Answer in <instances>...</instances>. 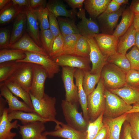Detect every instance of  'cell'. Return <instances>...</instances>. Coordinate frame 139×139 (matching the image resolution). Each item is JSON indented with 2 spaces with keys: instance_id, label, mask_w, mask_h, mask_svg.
Here are the masks:
<instances>
[{
  "instance_id": "9f6ffc18",
  "label": "cell",
  "mask_w": 139,
  "mask_h": 139,
  "mask_svg": "<svg viewBox=\"0 0 139 139\" xmlns=\"http://www.w3.org/2000/svg\"><path fill=\"white\" fill-rule=\"evenodd\" d=\"M7 102L5 99L0 95V116L3 114L5 107Z\"/></svg>"
},
{
  "instance_id": "484cf974",
  "label": "cell",
  "mask_w": 139,
  "mask_h": 139,
  "mask_svg": "<svg viewBox=\"0 0 139 139\" xmlns=\"http://www.w3.org/2000/svg\"><path fill=\"white\" fill-rule=\"evenodd\" d=\"M8 108L4 110L2 114L0 116V139H7L9 137L14 138L16 133L12 132L11 130L13 128L18 129L19 124L16 120L11 122L8 120Z\"/></svg>"
},
{
  "instance_id": "603a6c76",
  "label": "cell",
  "mask_w": 139,
  "mask_h": 139,
  "mask_svg": "<svg viewBox=\"0 0 139 139\" xmlns=\"http://www.w3.org/2000/svg\"><path fill=\"white\" fill-rule=\"evenodd\" d=\"M27 18L24 9L15 18L11 33L10 45L19 39L23 35L27 27Z\"/></svg>"
},
{
  "instance_id": "44dd1931",
  "label": "cell",
  "mask_w": 139,
  "mask_h": 139,
  "mask_svg": "<svg viewBox=\"0 0 139 139\" xmlns=\"http://www.w3.org/2000/svg\"><path fill=\"white\" fill-rule=\"evenodd\" d=\"M124 7H121L118 11L110 13L101 18H97L102 33L112 35L114 29L116 26L119 17L121 16L125 9Z\"/></svg>"
},
{
  "instance_id": "816d5d0a",
  "label": "cell",
  "mask_w": 139,
  "mask_h": 139,
  "mask_svg": "<svg viewBox=\"0 0 139 139\" xmlns=\"http://www.w3.org/2000/svg\"><path fill=\"white\" fill-rule=\"evenodd\" d=\"M108 128L107 126L104 125L94 139H108Z\"/></svg>"
},
{
  "instance_id": "83f0119b",
  "label": "cell",
  "mask_w": 139,
  "mask_h": 139,
  "mask_svg": "<svg viewBox=\"0 0 139 139\" xmlns=\"http://www.w3.org/2000/svg\"><path fill=\"white\" fill-rule=\"evenodd\" d=\"M111 0H84V9L90 16L97 18L106 9Z\"/></svg>"
},
{
  "instance_id": "ab89813d",
  "label": "cell",
  "mask_w": 139,
  "mask_h": 139,
  "mask_svg": "<svg viewBox=\"0 0 139 139\" xmlns=\"http://www.w3.org/2000/svg\"><path fill=\"white\" fill-rule=\"evenodd\" d=\"M40 37L41 47L49 56L54 39L53 35L50 29H48L40 30Z\"/></svg>"
},
{
  "instance_id": "8992f818",
  "label": "cell",
  "mask_w": 139,
  "mask_h": 139,
  "mask_svg": "<svg viewBox=\"0 0 139 139\" xmlns=\"http://www.w3.org/2000/svg\"><path fill=\"white\" fill-rule=\"evenodd\" d=\"M25 53L26 56L24 59L16 61L30 63L42 66L46 70L49 79L53 78L55 74L60 71V66L49 56L27 51Z\"/></svg>"
},
{
  "instance_id": "ac0fdd59",
  "label": "cell",
  "mask_w": 139,
  "mask_h": 139,
  "mask_svg": "<svg viewBox=\"0 0 139 139\" xmlns=\"http://www.w3.org/2000/svg\"><path fill=\"white\" fill-rule=\"evenodd\" d=\"M27 18V31L28 34L39 46L41 47L38 21L30 6L24 8Z\"/></svg>"
},
{
  "instance_id": "003e7915",
  "label": "cell",
  "mask_w": 139,
  "mask_h": 139,
  "mask_svg": "<svg viewBox=\"0 0 139 139\" xmlns=\"http://www.w3.org/2000/svg\"></svg>"
},
{
  "instance_id": "5bb4252c",
  "label": "cell",
  "mask_w": 139,
  "mask_h": 139,
  "mask_svg": "<svg viewBox=\"0 0 139 139\" xmlns=\"http://www.w3.org/2000/svg\"><path fill=\"white\" fill-rule=\"evenodd\" d=\"M0 95L5 98L8 105V113L15 111L36 112L24 101L19 100L2 83H0Z\"/></svg>"
},
{
  "instance_id": "d6a6232c",
  "label": "cell",
  "mask_w": 139,
  "mask_h": 139,
  "mask_svg": "<svg viewBox=\"0 0 139 139\" xmlns=\"http://www.w3.org/2000/svg\"><path fill=\"white\" fill-rule=\"evenodd\" d=\"M60 32L63 36L72 34H79L75 20L67 18H57Z\"/></svg>"
},
{
  "instance_id": "836d02e7",
  "label": "cell",
  "mask_w": 139,
  "mask_h": 139,
  "mask_svg": "<svg viewBox=\"0 0 139 139\" xmlns=\"http://www.w3.org/2000/svg\"><path fill=\"white\" fill-rule=\"evenodd\" d=\"M23 62L11 61L0 64V83L6 81Z\"/></svg>"
},
{
  "instance_id": "681fc988",
  "label": "cell",
  "mask_w": 139,
  "mask_h": 139,
  "mask_svg": "<svg viewBox=\"0 0 139 139\" xmlns=\"http://www.w3.org/2000/svg\"><path fill=\"white\" fill-rule=\"evenodd\" d=\"M47 3L46 0H30V6L33 10L45 8Z\"/></svg>"
},
{
  "instance_id": "6da1fadb",
  "label": "cell",
  "mask_w": 139,
  "mask_h": 139,
  "mask_svg": "<svg viewBox=\"0 0 139 139\" xmlns=\"http://www.w3.org/2000/svg\"><path fill=\"white\" fill-rule=\"evenodd\" d=\"M105 87L103 79L101 77L97 85L93 91L87 96V110L88 117L92 121L104 112L105 100Z\"/></svg>"
},
{
  "instance_id": "b9f144b4",
  "label": "cell",
  "mask_w": 139,
  "mask_h": 139,
  "mask_svg": "<svg viewBox=\"0 0 139 139\" xmlns=\"http://www.w3.org/2000/svg\"><path fill=\"white\" fill-rule=\"evenodd\" d=\"M33 10L39 22L41 30H45L49 28L48 19L49 11L47 7L38 10Z\"/></svg>"
},
{
  "instance_id": "f5cc1de1",
  "label": "cell",
  "mask_w": 139,
  "mask_h": 139,
  "mask_svg": "<svg viewBox=\"0 0 139 139\" xmlns=\"http://www.w3.org/2000/svg\"><path fill=\"white\" fill-rule=\"evenodd\" d=\"M124 125L122 139H133L131 134L129 123H126Z\"/></svg>"
},
{
  "instance_id": "f6af8a7d",
  "label": "cell",
  "mask_w": 139,
  "mask_h": 139,
  "mask_svg": "<svg viewBox=\"0 0 139 139\" xmlns=\"http://www.w3.org/2000/svg\"><path fill=\"white\" fill-rule=\"evenodd\" d=\"M11 36V30L9 27L0 28V49L9 48Z\"/></svg>"
},
{
  "instance_id": "1f68e13d",
  "label": "cell",
  "mask_w": 139,
  "mask_h": 139,
  "mask_svg": "<svg viewBox=\"0 0 139 139\" xmlns=\"http://www.w3.org/2000/svg\"><path fill=\"white\" fill-rule=\"evenodd\" d=\"M26 56L25 51L21 50L10 48L0 49V64L22 60Z\"/></svg>"
},
{
  "instance_id": "91938a15",
  "label": "cell",
  "mask_w": 139,
  "mask_h": 139,
  "mask_svg": "<svg viewBox=\"0 0 139 139\" xmlns=\"http://www.w3.org/2000/svg\"><path fill=\"white\" fill-rule=\"evenodd\" d=\"M11 1L10 0H0V10H1L7 5Z\"/></svg>"
},
{
  "instance_id": "8d00e7d4",
  "label": "cell",
  "mask_w": 139,
  "mask_h": 139,
  "mask_svg": "<svg viewBox=\"0 0 139 139\" xmlns=\"http://www.w3.org/2000/svg\"><path fill=\"white\" fill-rule=\"evenodd\" d=\"M103 112L92 121H89L85 139H94L104 126L103 122Z\"/></svg>"
},
{
  "instance_id": "5b68a950",
  "label": "cell",
  "mask_w": 139,
  "mask_h": 139,
  "mask_svg": "<svg viewBox=\"0 0 139 139\" xmlns=\"http://www.w3.org/2000/svg\"><path fill=\"white\" fill-rule=\"evenodd\" d=\"M61 106L67 124L78 131L87 130L89 122L85 119L83 113L79 112V107L76 105L63 100Z\"/></svg>"
},
{
  "instance_id": "f546056e",
  "label": "cell",
  "mask_w": 139,
  "mask_h": 139,
  "mask_svg": "<svg viewBox=\"0 0 139 139\" xmlns=\"http://www.w3.org/2000/svg\"><path fill=\"white\" fill-rule=\"evenodd\" d=\"M121 16V20L112 34L118 38L124 34L133 24L134 15L128 7L124 10Z\"/></svg>"
},
{
  "instance_id": "ba28073f",
  "label": "cell",
  "mask_w": 139,
  "mask_h": 139,
  "mask_svg": "<svg viewBox=\"0 0 139 139\" xmlns=\"http://www.w3.org/2000/svg\"><path fill=\"white\" fill-rule=\"evenodd\" d=\"M51 58L59 66L62 67L68 66L80 69L84 73L90 72L91 70L89 57L64 54Z\"/></svg>"
},
{
  "instance_id": "94428289",
  "label": "cell",
  "mask_w": 139,
  "mask_h": 139,
  "mask_svg": "<svg viewBox=\"0 0 139 139\" xmlns=\"http://www.w3.org/2000/svg\"><path fill=\"white\" fill-rule=\"evenodd\" d=\"M135 46L139 50V32H136L135 36Z\"/></svg>"
},
{
  "instance_id": "7bdbcfd3",
  "label": "cell",
  "mask_w": 139,
  "mask_h": 139,
  "mask_svg": "<svg viewBox=\"0 0 139 139\" xmlns=\"http://www.w3.org/2000/svg\"><path fill=\"white\" fill-rule=\"evenodd\" d=\"M63 47V37L60 33L55 38L49 56L53 58L62 55Z\"/></svg>"
},
{
  "instance_id": "bcb514c9",
  "label": "cell",
  "mask_w": 139,
  "mask_h": 139,
  "mask_svg": "<svg viewBox=\"0 0 139 139\" xmlns=\"http://www.w3.org/2000/svg\"><path fill=\"white\" fill-rule=\"evenodd\" d=\"M126 84L131 87L139 88V71L131 69L126 73Z\"/></svg>"
},
{
  "instance_id": "7dc6e473",
  "label": "cell",
  "mask_w": 139,
  "mask_h": 139,
  "mask_svg": "<svg viewBox=\"0 0 139 139\" xmlns=\"http://www.w3.org/2000/svg\"><path fill=\"white\" fill-rule=\"evenodd\" d=\"M48 19L49 22V29L52 33L54 38L61 33L59 24L56 17L50 12L49 11Z\"/></svg>"
},
{
  "instance_id": "d6986e66",
  "label": "cell",
  "mask_w": 139,
  "mask_h": 139,
  "mask_svg": "<svg viewBox=\"0 0 139 139\" xmlns=\"http://www.w3.org/2000/svg\"><path fill=\"white\" fill-rule=\"evenodd\" d=\"M127 114H125L114 118L103 117V124L108 128V139H120L121 127L126 121Z\"/></svg>"
},
{
  "instance_id": "cb8c5ba5",
  "label": "cell",
  "mask_w": 139,
  "mask_h": 139,
  "mask_svg": "<svg viewBox=\"0 0 139 139\" xmlns=\"http://www.w3.org/2000/svg\"><path fill=\"white\" fill-rule=\"evenodd\" d=\"M109 90L119 97L128 105L139 102V90L126 84L122 88Z\"/></svg>"
},
{
  "instance_id": "be15d7a7",
  "label": "cell",
  "mask_w": 139,
  "mask_h": 139,
  "mask_svg": "<svg viewBox=\"0 0 139 139\" xmlns=\"http://www.w3.org/2000/svg\"><path fill=\"white\" fill-rule=\"evenodd\" d=\"M39 139H47V138L46 136L42 134Z\"/></svg>"
},
{
  "instance_id": "7c38bea8",
  "label": "cell",
  "mask_w": 139,
  "mask_h": 139,
  "mask_svg": "<svg viewBox=\"0 0 139 139\" xmlns=\"http://www.w3.org/2000/svg\"><path fill=\"white\" fill-rule=\"evenodd\" d=\"M87 40L90 48L89 58L92 64L90 73L101 74L103 67L107 63V58L102 53L93 37H88Z\"/></svg>"
},
{
  "instance_id": "db71d44e",
  "label": "cell",
  "mask_w": 139,
  "mask_h": 139,
  "mask_svg": "<svg viewBox=\"0 0 139 139\" xmlns=\"http://www.w3.org/2000/svg\"><path fill=\"white\" fill-rule=\"evenodd\" d=\"M129 8L134 15L139 14V0H132Z\"/></svg>"
},
{
  "instance_id": "680465c9",
  "label": "cell",
  "mask_w": 139,
  "mask_h": 139,
  "mask_svg": "<svg viewBox=\"0 0 139 139\" xmlns=\"http://www.w3.org/2000/svg\"><path fill=\"white\" fill-rule=\"evenodd\" d=\"M133 105L132 108L126 114L139 112V102Z\"/></svg>"
},
{
  "instance_id": "ee69618b",
  "label": "cell",
  "mask_w": 139,
  "mask_h": 139,
  "mask_svg": "<svg viewBox=\"0 0 139 139\" xmlns=\"http://www.w3.org/2000/svg\"><path fill=\"white\" fill-rule=\"evenodd\" d=\"M126 55L130 63L131 69L139 71V50L136 46L133 47Z\"/></svg>"
},
{
  "instance_id": "d4e9b609",
  "label": "cell",
  "mask_w": 139,
  "mask_h": 139,
  "mask_svg": "<svg viewBox=\"0 0 139 139\" xmlns=\"http://www.w3.org/2000/svg\"><path fill=\"white\" fill-rule=\"evenodd\" d=\"M136 32L132 24L124 34L119 38L117 52L126 54L128 49L135 46Z\"/></svg>"
},
{
  "instance_id": "f907efd6",
  "label": "cell",
  "mask_w": 139,
  "mask_h": 139,
  "mask_svg": "<svg viewBox=\"0 0 139 139\" xmlns=\"http://www.w3.org/2000/svg\"><path fill=\"white\" fill-rule=\"evenodd\" d=\"M84 0H64L73 9L78 8L79 9L83 8Z\"/></svg>"
},
{
  "instance_id": "2e32d148",
  "label": "cell",
  "mask_w": 139,
  "mask_h": 139,
  "mask_svg": "<svg viewBox=\"0 0 139 139\" xmlns=\"http://www.w3.org/2000/svg\"><path fill=\"white\" fill-rule=\"evenodd\" d=\"M45 123L36 121L22 125L19 124V133L22 139H39L46 130Z\"/></svg>"
},
{
  "instance_id": "6125c7cd",
  "label": "cell",
  "mask_w": 139,
  "mask_h": 139,
  "mask_svg": "<svg viewBox=\"0 0 139 139\" xmlns=\"http://www.w3.org/2000/svg\"><path fill=\"white\" fill-rule=\"evenodd\" d=\"M114 1L120 6L123 4H127L128 2V0H114Z\"/></svg>"
},
{
  "instance_id": "74e56055",
  "label": "cell",
  "mask_w": 139,
  "mask_h": 139,
  "mask_svg": "<svg viewBox=\"0 0 139 139\" xmlns=\"http://www.w3.org/2000/svg\"><path fill=\"white\" fill-rule=\"evenodd\" d=\"M81 36L79 34H72L63 36L64 47L63 54L74 55L76 44Z\"/></svg>"
},
{
  "instance_id": "3957f363",
  "label": "cell",
  "mask_w": 139,
  "mask_h": 139,
  "mask_svg": "<svg viewBox=\"0 0 139 139\" xmlns=\"http://www.w3.org/2000/svg\"><path fill=\"white\" fill-rule=\"evenodd\" d=\"M34 110L42 118L53 121L56 124L60 122L56 119L57 113L55 108L56 99L55 97L45 94L41 99H38L29 92Z\"/></svg>"
},
{
  "instance_id": "4316f807",
  "label": "cell",
  "mask_w": 139,
  "mask_h": 139,
  "mask_svg": "<svg viewBox=\"0 0 139 139\" xmlns=\"http://www.w3.org/2000/svg\"><path fill=\"white\" fill-rule=\"evenodd\" d=\"M8 118L10 121L13 120H20L22 125L36 121H41L45 123L50 121L44 119L35 112H27L21 111H15L8 113Z\"/></svg>"
},
{
  "instance_id": "52a82bcc",
  "label": "cell",
  "mask_w": 139,
  "mask_h": 139,
  "mask_svg": "<svg viewBox=\"0 0 139 139\" xmlns=\"http://www.w3.org/2000/svg\"><path fill=\"white\" fill-rule=\"evenodd\" d=\"M76 68L62 67L61 77L65 91V100L76 105L80 104L77 87L74 82V75Z\"/></svg>"
},
{
  "instance_id": "7a4b0ae2",
  "label": "cell",
  "mask_w": 139,
  "mask_h": 139,
  "mask_svg": "<svg viewBox=\"0 0 139 139\" xmlns=\"http://www.w3.org/2000/svg\"><path fill=\"white\" fill-rule=\"evenodd\" d=\"M126 73L116 65L107 63L101 73L106 88L109 90L122 88L126 83Z\"/></svg>"
},
{
  "instance_id": "03108f58",
  "label": "cell",
  "mask_w": 139,
  "mask_h": 139,
  "mask_svg": "<svg viewBox=\"0 0 139 139\" xmlns=\"http://www.w3.org/2000/svg\"><path fill=\"white\" fill-rule=\"evenodd\" d=\"M138 89V90H139V88Z\"/></svg>"
},
{
  "instance_id": "9a60e30c",
  "label": "cell",
  "mask_w": 139,
  "mask_h": 139,
  "mask_svg": "<svg viewBox=\"0 0 139 139\" xmlns=\"http://www.w3.org/2000/svg\"><path fill=\"white\" fill-rule=\"evenodd\" d=\"M76 16L81 19L77 26L81 36L87 38L93 37L95 34L99 33V26L94 21L86 17L85 9H79L76 13Z\"/></svg>"
},
{
  "instance_id": "7402d4cb",
  "label": "cell",
  "mask_w": 139,
  "mask_h": 139,
  "mask_svg": "<svg viewBox=\"0 0 139 139\" xmlns=\"http://www.w3.org/2000/svg\"><path fill=\"white\" fill-rule=\"evenodd\" d=\"M85 73L82 70L77 68L74 75L75 84L77 87L79 102L82 109L83 115L88 122L89 121L87 110V95L83 88V81Z\"/></svg>"
},
{
  "instance_id": "4dcf8cb0",
  "label": "cell",
  "mask_w": 139,
  "mask_h": 139,
  "mask_svg": "<svg viewBox=\"0 0 139 139\" xmlns=\"http://www.w3.org/2000/svg\"><path fill=\"white\" fill-rule=\"evenodd\" d=\"M24 8L14 5L11 0L7 5L0 11V24L7 23L15 18Z\"/></svg>"
},
{
  "instance_id": "f35d334b",
  "label": "cell",
  "mask_w": 139,
  "mask_h": 139,
  "mask_svg": "<svg viewBox=\"0 0 139 139\" xmlns=\"http://www.w3.org/2000/svg\"><path fill=\"white\" fill-rule=\"evenodd\" d=\"M90 51V46L87 38L81 36L76 44L74 55L81 57H89Z\"/></svg>"
},
{
  "instance_id": "e7e4bbea",
  "label": "cell",
  "mask_w": 139,
  "mask_h": 139,
  "mask_svg": "<svg viewBox=\"0 0 139 139\" xmlns=\"http://www.w3.org/2000/svg\"><path fill=\"white\" fill-rule=\"evenodd\" d=\"M13 138L14 137H11L8 138L7 139H13Z\"/></svg>"
},
{
  "instance_id": "c3c4849f",
  "label": "cell",
  "mask_w": 139,
  "mask_h": 139,
  "mask_svg": "<svg viewBox=\"0 0 139 139\" xmlns=\"http://www.w3.org/2000/svg\"><path fill=\"white\" fill-rule=\"evenodd\" d=\"M120 7V5L114 1V0H111L105 11L97 18H102L110 13L116 11Z\"/></svg>"
},
{
  "instance_id": "30bf717a",
  "label": "cell",
  "mask_w": 139,
  "mask_h": 139,
  "mask_svg": "<svg viewBox=\"0 0 139 139\" xmlns=\"http://www.w3.org/2000/svg\"><path fill=\"white\" fill-rule=\"evenodd\" d=\"M87 133V130L78 131L60 121L56 124L54 131H45L42 134L66 139H85Z\"/></svg>"
},
{
  "instance_id": "e575fe53",
  "label": "cell",
  "mask_w": 139,
  "mask_h": 139,
  "mask_svg": "<svg viewBox=\"0 0 139 139\" xmlns=\"http://www.w3.org/2000/svg\"><path fill=\"white\" fill-rule=\"evenodd\" d=\"M107 62L116 65L126 73L131 69L130 63L126 54L117 52L108 57Z\"/></svg>"
},
{
  "instance_id": "8fae6325",
  "label": "cell",
  "mask_w": 139,
  "mask_h": 139,
  "mask_svg": "<svg viewBox=\"0 0 139 139\" xmlns=\"http://www.w3.org/2000/svg\"><path fill=\"white\" fill-rule=\"evenodd\" d=\"M47 73L42 66L34 64L33 79L29 92L35 98L41 99L44 96L45 80Z\"/></svg>"
},
{
  "instance_id": "277c9868",
  "label": "cell",
  "mask_w": 139,
  "mask_h": 139,
  "mask_svg": "<svg viewBox=\"0 0 139 139\" xmlns=\"http://www.w3.org/2000/svg\"><path fill=\"white\" fill-rule=\"evenodd\" d=\"M105 96V103L103 115L106 117H118L126 114L132 107V106L127 104L117 95L106 88Z\"/></svg>"
},
{
  "instance_id": "d590c367",
  "label": "cell",
  "mask_w": 139,
  "mask_h": 139,
  "mask_svg": "<svg viewBox=\"0 0 139 139\" xmlns=\"http://www.w3.org/2000/svg\"><path fill=\"white\" fill-rule=\"evenodd\" d=\"M101 78V74H92L90 72L85 73L83 81V86L87 96L95 89L96 85Z\"/></svg>"
},
{
  "instance_id": "4fadbf2b",
  "label": "cell",
  "mask_w": 139,
  "mask_h": 139,
  "mask_svg": "<svg viewBox=\"0 0 139 139\" xmlns=\"http://www.w3.org/2000/svg\"><path fill=\"white\" fill-rule=\"evenodd\" d=\"M93 38L102 53L107 58L117 53L119 38L102 33L95 34Z\"/></svg>"
},
{
  "instance_id": "ffe728a7",
  "label": "cell",
  "mask_w": 139,
  "mask_h": 139,
  "mask_svg": "<svg viewBox=\"0 0 139 139\" xmlns=\"http://www.w3.org/2000/svg\"><path fill=\"white\" fill-rule=\"evenodd\" d=\"M60 0H49L46 7L56 17L64 16L75 20L77 12L76 9L68 10L63 2Z\"/></svg>"
},
{
  "instance_id": "11a10c76",
  "label": "cell",
  "mask_w": 139,
  "mask_h": 139,
  "mask_svg": "<svg viewBox=\"0 0 139 139\" xmlns=\"http://www.w3.org/2000/svg\"><path fill=\"white\" fill-rule=\"evenodd\" d=\"M13 4L20 7H25L30 6V0H12Z\"/></svg>"
},
{
  "instance_id": "60d3db41",
  "label": "cell",
  "mask_w": 139,
  "mask_h": 139,
  "mask_svg": "<svg viewBox=\"0 0 139 139\" xmlns=\"http://www.w3.org/2000/svg\"><path fill=\"white\" fill-rule=\"evenodd\" d=\"M127 114L126 121L130 125L132 136L133 139H139V112Z\"/></svg>"
},
{
  "instance_id": "9c48e42d",
  "label": "cell",
  "mask_w": 139,
  "mask_h": 139,
  "mask_svg": "<svg viewBox=\"0 0 139 139\" xmlns=\"http://www.w3.org/2000/svg\"><path fill=\"white\" fill-rule=\"evenodd\" d=\"M33 63L23 62L8 79L14 81L29 92L33 77Z\"/></svg>"
},
{
  "instance_id": "6f0895ef",
  "label": "cell",
  "mask_w": 139,
  "mask_h": 139,
  "mask_svg": "<svg viewBox=\"0 0 139 139\" xmlns=\"http://www.w3.org/2000/svg\"><path fill=\"white\" fill-rule=\"evenodd\" d=\"M136 32H139V14L134 15L133 24Z\"/></svg>"
},
{
  "instance_id": "e0dca14e",
  "label": "cell",
  "mask_w": 139,
  "mask_h": 139,
  "mask_svg": "<svg viewBox=\"0 0 139 139\" xmlns=\"http://www.w3.org/2000/svg\"><path fill=\"white\" fill-rule=\"evenodd\" d=\"M9 48L19 49L49 56L44 49L38 46L26 33L16 42L11 45Z\"/></svg>"
},
{
  "instance_id": "f1b7e54d",
  "label": "cell",
  "mask_w": 139,
  "mask_h": 139,
  "mask_svg": "<svg viewBox=\"0 0 139 139\" xmlns=\"http://www.w3.org/2000/svg\"><path fill=\"white\" fill-rule=\"evenodd\" d=\"M2 83L13 94L21 99L23 101L34 109L29 92L26 91L19 85L12 80L8 79Z\"/></svg>"
}]
</instances>
